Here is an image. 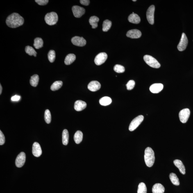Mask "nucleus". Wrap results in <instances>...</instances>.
Listing matches in <instances>:
<instances>
[{
	"mask_svg": "<svg viewBox=\"0 0 193 193\" xmlns=\"http://www.w3.org/2000/svg\"><path fill=\"white\" fill-rule=\"evenodd\" d=\"M24 23V19L19 14L14 13L7 18L6 23L9 27L16 28L22 26Z\"/></svg>",
	"mask_w": 193,
	"mask_h": 193,
	"instance_id": "1",
	"label": "nucleus"
},
{
	"mask_svg": "<svg viewBox=\"0 0 193 193\" xmlns=\"http://www.w3.org/2000/svg\"><path fill=\"white\" fill-rule=\"evenodd\" d=\"M144 158L147 166L152 167L154 164L155 157L154 152L151 147H148L145 150Z\"/></svg>",
	"mask_w": 193,
	"mask_h": 193,
	"instance_id": "2",
	"label": "nucleus"
},
{
	"mask_svg": "<svg viewBox=\"0 0 193 193\" xmlns=\"http://www.w3.org/2000/svg\"><path fill=\"white\" fill-rule=\"evenodd\" d=\"M44 19L46 24L50 26H52L56 24L58 21V16L56 13L52 12L46 14Z\"/></svg>",
	"mask_w": 193,
	"mask_h": 193,
	"instance_id": "3",
	"label": "nucleus"
},
{
	"mask_svg": "<svg viewBox=\"0 0 193 193\" xmlns=\"http://www.w3.org/2000/svg\"><path fill=\"white\" fill-rule=\"evenodd\" d=\"M144 59L145 62L152 68L158 69L161 67L160 64L158 61L151 55H145Z\"/></svg>",
	"mask_w": 193,
	"mask_h": 193,
	"instance_id": "4",
	"label": "nucleus"
},
{
	"mask_svg": "<svg viewBox=\"0 0 193 193\" xmlns=\"http://www.w3.org/2000/svg\"><path fill=\"white\" fill-rule=\"evenodd\" d=\"M144 119V116L139 115L136 117L132 121L129 127V130L130 131H133L135 130Z\"/></svg>",
	"mask_w": 193,
	"mask_h": 193,
	"instance_id": "5",
	"label": "nucleus"
},
{
	"mask_svg": "<svg viewBox=\"0 0 193 193\" xmlns=\"http://www.w3.org/2000/svg\"><path fill=\"white\" fill-rule=\"evenodd\" d=\"M155 7L154 5L150 6L147 12V18L150 24L153 25L154 23V13Z\"/></svg>",
	"mask_w": 193,
	"mask_h": 193,
	"instance_id": "6",
	"label": "nucleus"
},
{
	"mask_svg": "<svg viewBox=\"0 0 193 193\" xmlns=\"http://www.w3.org/2000/svg\"><path fill=\"white\" fill-rule=\"evenodd\" d=\"M190 110L188 108H185L180 110L179 117L180 121L182 123H186L188 120L190 116Z\"/></svg>",
	"mask_w": 193,
	"mask_h": 193,
	"instance_id": "7",
	"label": "nucleus"
},
{
	"mask_svg": "<svg viewBox=\"0 0 193 193\" xmlns=\"http://www.w3.org/2000/svg\"><path fill=\"white\" fill-rule=\"evenodd\" d=\"M188 40L187 38L185 33H182L181 39L178 46V48L179 51H183L187 47Z\"/></svg>",
	"mask_w": 193,
	"mask_h": 193,
	"instance_id": "8",
	"label": "nucleus"
},
{
	"mask_svg": "<svg viewBox=\"0 0 193 193\" xmlns=\"http://www.w3.org/2000/svg\"><path fill=\"white\" fill-rule=\"evenodd\" d=\"M108 55L105 53H100L96 55L94 59V62L96 65L99 66L104 63L107 60Z\"/></svg>",
	"mask_w": 193,
	"mask_h": 193,
	"instance_id": "9",
	"label": "nucleus"
},
{
	"mask_svg": "<svg viewBox=\"0 0 193 193\" xmlns=\"http://www.w3.org/2000/svg\"><path fill=\"white\" fill-rule=\"evenodd\" d=\"M26 155L24 152H21L17 157L15 160V165L17 167L20 168L24 165L26 161Z\"/></svg>",
	"mask_w": 193,
	"mask_h": 193,
	"instance_id": "10",
	"label": "nucleus"
},
{
	"mask_svg": "<svg viewBox=\"0 0 193 193\" xmlns=\"http://www.w3.org/2000/svg\"><path fill=\"white\" fill-rule=\"evenodd\" d=\"M71 42L75 46H83L86 44V41L82 37L75 36L71 39Z\"/></svg>",
	"mask_w": 193,
	"mask_h": 193,
	"instance_id": "11",
	"label": "nucleus"
},
{
	"mask_svg": "<svg viewBox=\"0 0 193 193\" xmlns=\"http://www.w3.org/2000/svg\"><path fill=\"white\" fill-rule=\"evenodd\" d=\"M72 10L74 17L78 18L81 17L85 13V9L77 5L73 6Z\"/></svg>",
	"mask_w": 193,
	"mask_h": 193,
	"instance_id": "12",
	"label": "nucleus"
},
{
	"mask_svg": "<svg viewBox=\"0 0 193 193\" xmlns=\"http://www.w3.org/2000/svg\"><path fill=\"white\" fill-rule=\"evenodd\" d=\"M32 153L36 157H40L42 155V149L38 143L35 142L34 143L32 147Z\"/></svg>",
	"mask_w": 193,
	"mask_h": 193,
	"instance_id": "13",
	"label": "nucleus"
},
{
	"mask_svg": "<svg viewBox=\"0 0 193 193\" xmlns=\"http://www.w3.org/2000/svg\"><path fill=\"white\" fill-rule=\"evenodd\" d=\"M141 35L142 33L140 30L136 29L129 30L126 34L127 37L132 39L139 38Z\"/></svg>",
	"mask_w": 193,
	"mask_h": 193,
	"instance_id": "14",
	"label": "nucleus"
},
{
	"mask_svg": "<svg viewBox=\"0 0 193 193\" xmlns=\"http://www.w3.org/2000/svg\"><path fill=\"white\" fill-rule=\"evenodd\" d=\"M101 87V84L97 81H91L88 85V88L89 90L92 92H96L99 90Z\"/></svg>",
	"mask_w": 193,
	"mask_h": 193,
	"instance_id": "15",
	"label": "nucleus"
},
{
	"mask_svg": "<svg viewBox=\"0 0 193 193\" xmlns=\"http://www.w3.org/2000/svg\"><path fill=\"white\" fill-rule=\"evenodd\" d=\"M164 85L161 83H155L150 88V90L153 94H158L163 89Z\"/></svg>",
	"mask_w": 193,
	"mask_h": 193,
	"instance_id": "16",
	"label": "nucleus"
},
{
	"mask_svg": "<svg viewBox=\"0 0 193 193\" xmlns=\"http://www.w3.org/2000/svg\"><path fill=\"white\" fill-rule=\"evenodd\" d=\"M87 107V103L81 100H78L74 103V108L77 111H80L84 110Z\"/></svg>",
	"mask_w": 193,
	"mask_h": 193,
	"instance_id": "17",
	"label": "nucleus"
},
{
	"mask_svg": "<svg viewBox=\"0 0 193 193\" xmlns=\"http://www.w3.org/2000/svg\"><path fill=\"white\" fill-rule=\"evenodd\" d=\"M175 166L178 167L180 172L183 175H185L186 173V170L185 166L183 165V163L181 161L179 160H175L173 161Z\"/></svg>",
	"mask_w": 193,
	"mask_h": 193,
	"instance_id": "18",
	"label": "nucleus"
},
{
	"mask_svg": "<svg viewBox=\"0 0 193 193\" xmlns=\"http://www.w3.org/2000/svg\"><path fill=\"white\" fill-rule=\"evenodd\" d=\"M165 189L161 183H156L153 186L152 191L153 193H164Z\"/></svg>",
	"mask_w": 193,
	"mask_h": 193,
	"instance_id": "19",
	"label": "nucleus"
},
{
	"mask_svg": "<svg viewBox=\"0 0 193 193\" xmlns=\"http://www.w3.org/2000/svg\"><path fill=\"white\" fill-rule=\"evenodd\" d=\"M128 20L130 23L138 24L140 22L141 19L137 14L134 13L130 14L129 16Z\"/></svg>",
	"mask_w": 193,
	"mask_h": 193,
	"instance_id": "20",
	"label": "nucleus"
},
{
	"mask_svg": "<svg viewBox=\"0 0 193 193\" xmlns=\"http://www.w3.org/2000/svg\"><path fill=\"white\" fill-rule=\"evenodd\" d=\"M76 59V56L73 54H69L66 56L64 63L67 65H70Z\"/></svg>",
	"mask_w": 193,
	"mask_h": 193,
	"instance_id": "21",
	"label": "nucleus"
},
{
	"mask_svg": "<svg viewBox=\"0 0 193 193\" xmlns=\"http://www.w3.org/2000/svg\"><path fill=\"white\" fill-rule=\"evenodd\" d=\"M83 134L81 131L78 130L75 133L74 139L75 142L77 144H80L83 139Z\"/></svg>",
	"mask_w": 193,
	"mask_h": 193,
	"instance_id": "22",
	"label": "nucleus"
},
{
	"mask_svg": "<svg viewBox=\"0 0 193 193\" xmlns=\"http://www.w3.org/2000/svg\"><path fill=\"white\" fill-rule=\"evenodd\" d=\"M99 18L95 16H93L90 17L89 19V23L92 26L93 29L96 28L98 27V22L99 21Z\"/></svg>",
	"mask_w": 193,
	"mask_h": 193,
	"instance_id": "23",
	"label": "nucleus"
},
{
	"mask_svg": "<svg viewBox=\"0 0 193 193\" xmlns=\"http://www.w3.org/2000/svg\"><path fill=\"white\" fill-rule=\"evenodd\" d=\"M69 132L66 129L64 130L62 133V143L64 145H67L69 143Z\"/></svg>",
	"mask_w": 193,
	"mask_h": 193,
	"instance_id": "24",
	"label": "nucleus"
},
{
	"mask_svg": "<svg viewBox=\"0 0 193 193\" xmlns=\"http://www.w3.org/2000/svg\"><path fill=\"white\" fill-rule=\"evenodd\" d=\"M169 177L173 185L176 186L180 185L179 180V179L176 174H175L174 173H171L170 174Z\"/></svg>",
	"mask_w": 193,
	"mask_h": 193,
	"instance_id": "25",
	"label": "nucleus"
},
{
	"mask_svg": "<svg viewBox=\"0 0 193 193\" xmlns=\"http://www.w3.org/2000/svg\"><path fill=\"white\" fill-rule=\"evenodd\" d=\"M43 41L40 38H37L34 40L33 46L37 49H40L43 46Z\"/></svg>",
	"mask_w": 193,
	"mask_h": 193,
	"instance_id": "26",
	"label": "nucleus"
},
{
	"mask_svg": "<svg viewBox=\"0 0 193 193\" xmlns=\"http://www.w3.org/2000/svg\"><path fill=\"white\" fill-rule=\"evenodd\" d=\"M112 99L110 97L105 96L100 99L99 102L100 105L103 106H106L110 105L112 103Z\"/></svg>",
	"mask_w": 193,
	"mask_h": 193,
	"instance_id": "27",
	"label": "nucleus"
},
{
	"mask_svg": "<svg viewBox=\"0 0 193 193\" xmlns=\"http://www.w3.org/2000/svg\"><path fill=\"white\" fill-rule=\"evenodd\" d=\"M39 81V77L37 74H35L30 78V83L32 86L36 87L38 85Z\"/></svg>",
	"mask_w": 193,
	"mask_h": 193,
	"instance_id": "28",
	"label": "nucleus"
},
{
	"mask_svg": "<svg viewBox=\"0 0 193 193\" xmlns=\"http://www.w3.org/2000/svg\"><path fill=\"white\" fill-rule=\"evenodd\" d=\"M111 21L108 20H105L103 23L102 30L103 32H107L110 29L112 26Z\"/></svg>",
	"mask_w": 193,
	"mask_h": 193,
	"instance_id": "29",
	"label": "nucleus"
},
{
	"mask_svg": "<svg viewBox=\"0 0 193 193\" xmlns=\"http://www.w3.org/2000/svg\"><path fill=\"white\" fill-rule=\"evenodd\" d=\"M63 85V82L61 81H57L53 83L51 87L52 91H55L58 90Z\"/></svg>",
	"mask_w": 193,
	"mask_h": 193,
	"instance_id": "30",
	"label": "nucleus"
},
{
	"mask_svg": "<svg viewBox=\"0 0 193 193\" xmlns=\"http://www.w3.org/2000/svg\"><path fill=\"white\" fill-rule=\"evenodd\" d=\"M25 52L26 53L28 54L30 56L33 55L35 57H36L37 54V52L34 49L33 47L30 46H27L25 48Z\"/></svg>",
	"mask_w": 193,
	"mask_h": 193,
	"instance_id": "31",
	"label": "nucleus"
},
{
	"mask_svg": "<svg viewBox=\"0 0 193 193\" xmlns=\"http://www.w3.org/2000/svg\"><path fill=\"white\" fill-rule=\"evenodd\" d=\"M147 189L145 184L141 182L139 184L138 188L137 193H147Z\"/></svg>",
	"mask_w": 193,
	"mask_h": 193,
	"instance_id": "32",
	"label": "nucleus"
},
{
	"mask_svg": "<svg viewBox=\"0 0 193 193\" xmlns=\"http://www.w3.org/2000/svg\"><path fill=\"white\" fill-rule=\"evenodd\" d=\"M44 119L46 123L49 124L51 121V115L49 110H46L45 112Z\"/></svg>",
	"mask_w": 193,
	"mask_h": 193,
	"instance_id": "33",
	"label": "nucleus"
},
{
	"mask_svg": "<svg viewBox=\"0 0 193 193\" xmlns=\"http://www.w3.org/2000/svg\"><path fill=\"white\" fill-rule=\"evenodd\" d=\"M48 60L51 63H53L55 61V53L54 50H50L48 53Z\"/></svg>",
	"mask_w": 193,
	"mask_h": 193,
	"instance_id": "34",
	"label": "nucleus"
},
{
	"mask_svg": "<svg viewBox=\"0 0 193 193\" xmlns=\"http://www.w3.org/2000/svg\"><path fill=\"white\" fill-rule=\"evenodd\" d=\"M114 70L118 73H122L125 71V69L122 66L116 64L114 66Z\"/></svg>",
	"mask_w": 193,
	"mask_h": 193,
	"instance_id": "35",
	"label": "nucleus"
},
{
	"mask_svg": "<svg viewBox=\"0 0 193 193\" xmlns=\"http://www.w3.org/2000/svg\"><path fill=\"white\" fill-rule=\"evenodd\" d=\"M135 85V81L133 80H129L126 84L127 89L128 90H132L134 88Z\"/></svg>",
	"mask_w": 193,
	"mask_h": 193,
	"instance_id": "36",
	"label": "nucleus"
},
{
	"mask_svg": "<svg viewBox=\"0 0 193 193\" xmlns=\"http://www.w3.org/2000/svg\"><path fill=\"white\" fill-rule=\"evenodd\" d=\"M5 142V138L4 135L1 132L0 130V145H2L4 144Z\"/></svg>",
	"mask_w": 193,
	"mask_h": 193,
	"instance_id": "37",
	"label": "nucleus"
},
{
	"mask_svg": "<svg viewBox=\"0 0 193 193\" xmlns=\"http://www.w3.org/2000/svg\"><path fill=\"white\" fill-rule=\"evenodd\" d=\"M35 1L39 5H46L49 2L48 0H35Z\"/></svg>",
	"mask_w": 193,
	"mask_h": 193,
	"instance_id": "38",
	"label": "nucleus"
},
{
	"mask_svg": "<svg viewBox=\"0 0 193 193\" xmlns=\"http://www.w3.org/2000/svg\"><path fill=\"white\" fill-rule=\"evenodd\" d=\"M80 2L82 5L87 6L90 3V1L89 0H80Z\"/></svg>",
	"mask_w": 193,
	"mask_h": 193,
	"instance_id": "39",
	"label": "nucleus"
},
{
	"mask_svg": "<svg viewBox=\"0 0 193 193\" xmlns=\"http://www.w3.org/2000/svg\"><path fill=\"white\" fill-rule=\"evenodd\" d=\"M21 96H19L15 95L13 96L11 98V100L12 101H19L20 99Z\"/></svg>",
	"mask_w": 193,
	"mask_h": 193,
	"instance_id": "40",
	"label": "nucleus"
},
{
	"mask_svg": "<svg viewBox=\"0 0 193 193\" xmlns=\"http://www.w3.org/2000/svg\"><path fill=\"white\" fill-rule=\"evenodd\" d=\"M0 94H1V92H2V87L1 85H0Z\"/></svg>",
	"mask_w": 193,
	"mask_h": 193,
	"instance_id": "41",
	"label": "nucleus"
},
{
	"mask_svg": "<svg viewBox=\"0 0 193 193\" xmlns=\"http://www.w3.org/2000/svg\"><path fill=\"white\" fill-rule=\"evenodd\" d=\"M136 1V0H135V1H134V0H133V1Z\"/></svg>",
	"mask_w": 193,
	"mask_h": 193,
	"instance_id": "42",
	"label": "nucleus"
}]
</instances>
